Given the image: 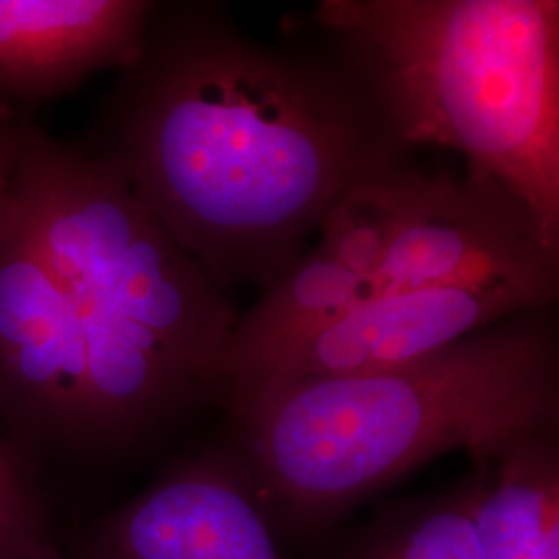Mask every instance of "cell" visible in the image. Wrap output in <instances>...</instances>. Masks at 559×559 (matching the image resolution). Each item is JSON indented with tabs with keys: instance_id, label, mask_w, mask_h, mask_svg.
<instances>
[{
	"instance_id": "4",
	"label": "cell",
	"mask_w": 559,
	"mask_h": 559,
	"mask_svg": "<svg viewBox=\"0 0 559 559\" xmlns=\"http://www.w3.org/2000/svg\"><path fill=\"white\" fill-rule=\"evenodd\" d=\"M316 21L404 152L456 150L559 242L558 0H323Z\"/></svg>"
},
{
	"instance_id": "8",
	"label": "cell",
	"mask_w": 559,
	"mask_h": 559,
	"mask_svg": "<svg viewBox=\"0 0 559 559\" xmlns=\"http://www.w3.org/2000/svg\"><path fill=\"white\" fill-rule=\"evenodd\" d=\"M156 2L0 0V102L48 100L140 52Z\"/></svg>"
},
{
	"instance_id": "10",
	"label": "cell",
	"mask_w": 559,
	"mask_h": 559,
	"mask_svg": "<svg viewBox=\"0 0 559 559\" xmlns=\"http://www.w3.org/2000/svg\"><path fill=\"white\" fill-rule=\"evenodd\" d=\"M373 299L367 280L344 270L318 245L307 249L233 325L216 365V396L249 380L288 346Z\"/></svg>"
},
{
	"instance_id": "13",
	"label": "cell",
	"mask_w": 559,
	"mask_h": 559,
	"mask_svg": "<svg viewBox=\"0 0 559 559\" xmlns=\"http://www.w3.org/2000/svg\"><path fill=\"white\" fill-rule=\"evenodd\" d=\"M0 559H59L32 473L17 445L0 436Z\"/></svg>"
},
{
	"instance_id": "1",
	"label": "cell",
	"mask_w": 559,
	"mask_h": 559,
	"mask_svg": "<svg viewBox=\"0 0 559 559\" xmlns=\"http://www.w3.org/2000/svg\"><path fill=\"white\" fill-rule=\"evenodd\" d=\"M102 129L92 154L228 293H263L342 193L408 160L332 46L258 40L207 2L154 4Z\"/></svg>"
},
{
	"instance_id": "12",
	"label": "cell",
	"mask_w": 559,
	"mask_h": 559,
	"mask_svg": "<svg viewBox=\"0 0 559 559\" xmlns=\"http://www.w3.org/2000/svg\"><path fill=\"white\" fill-rule=\"evenodd\" d=\"M344 559H485L468 485L390 508L360 533Z\"/></svg>"
},
{
	"instance_id": "9",
	"label": "cell",
	"mask_w": 559,
	"mask_h": 559,
	"mask_svg": "<svg viewBox=\"0 0 559 559\" xmlns=\"http://www.w3.org/2000/svg\"><path fill=\"white\" fill-rule=\"evenodd\" d=\"M468 459L471 516L485 559H559V427Z\"/></svg>"
},
{
	"instance_id": "11",
	"label": "cell",
	"mask_w": 559,
	"mask_h": 559,
	"mask_svg": "<svg viewBox=\"0 0 559 559\" xmlns=\"http://www.w3.org/2000/svg\"><path fill=\"white\" fill-rule=\"evenodd\" d=\"M419 179L420 170L406 160L359 180L325 212L318 247L350 274L371 276L415 200Z\"/></svg>"
},
{
	"instance_id": "5",
	"label": "cell",
	"mask_w": 559,
	"mask_h": 559,
	"mask_svg": "<svg viewBox=\"0 0 559 559\" xmlns=\"http://www.w3.org/2000/svg\"><path fill=\"white\" fill-rule=\"evenodd\" d=\"M376 299L425 288L520 286L558 302L559 242L498 180L420 173L396 237L367 276Z\"/></svg>"
},
{
	"instance_id": "7",
	"label": "cell",
	"mask_w": 559,
	"mask_h": 559,
	"mask_svg": "<svg viewBox=\"0 0 559 559\" xmlns=\"http://www.w3.org/2000/svg\"><path fill=\"white\" fill-rule=\"evenodd\" d=\"M94 559H282L237 454H205L158 480L104 528Z\"/></svg>"
},
{
	"instance_id": "14",
	"label": "cell",
	"mask_w": 559,
	"mask_h": 559,
	"mask_svg": "<svg viewBox=\"0 0 559 559\" xmlns=\"http://www.w3.org/2000/svg\"><path fill=\"white\" fill-rule=\"evenodd\" d=\"M20 122L0 115V233L9 221L13 201V175L20 150Z\"/></svg>"
},
{
	"instance_id": "6",
	"label": "cell",
	"mask_w": 559,
	"mask_h": 559,
	"mask_svg": "<svg viewBox=\"0 0 559 559\" xmlns=\"http://www.w3.org/2000/svg\"><path fill=\"white\" fill-rule=\"evenodd\" d=\"M545 307H554V302L520 286L388 293L288 346L228 392L260 383L340 378L399 367L503 318Z\"/></svg>"
},
{
	"instance_id": "3",
	"label": "cell",
	"mask_w": 559,
	"mask_h": 559,
	"mask_svg": "<svg viewBox=\"0 0 559 559\" xmlns=\"http://www.w3.org/2000/svg\"><path fill=\"white\" fill-rule=\"evenodd\" d=\"M554 307L496 321L399 367L224 394L260 500L320 524L445 452L559 427Z\"/></svg>"
},
{
	"instance_id": "2",
	"label": "cell",
	"mask_w": 559,
	"mask_h": 559,
	"mask_svg": "<svg viewBox=\"0 0 559 559\" xmlns=\"http://www.w3.org/2000/svg\"><path fill=\"white\" fill-rule=\"evenodd\" d=\"M13 201L57 284L85 456L133 448L216 396L235 299L110 164L21 124Z\"/></svg>"
}]
</instances>
